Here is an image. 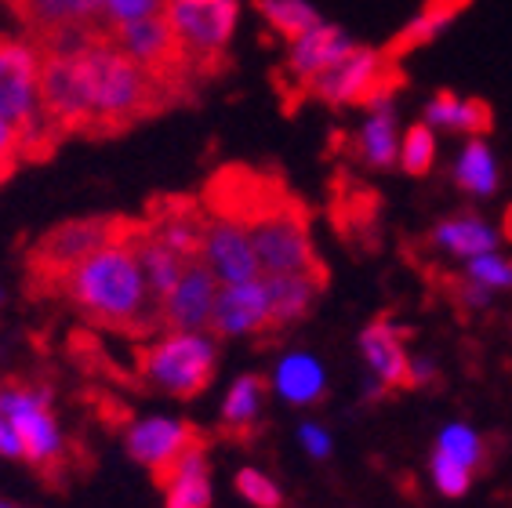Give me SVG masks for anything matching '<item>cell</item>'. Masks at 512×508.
<instances>
[{
	"mask_svg": "<svg viewBox=\"0 0 512 508\" xmlns=\"http://www.w3.org/2000/svg\"><path fill=\"white\" fill-rule=\"evenodd\" d=\"M128 229L131 222L124 225L120 240H113L109 247L84 258L77 269L62 273L48 287H55L77 313H84L88 320L99 323V327H113V331H128V334H149L153 327H160V305L149 294L146 276L138 269Z\"/></svg>",
	"mask_w": 512,
	"mask_h": 508,
	"instance_id": "6da1fadb",
	"label": "cell"
},
{
	"mask_svg": "<svg viewBox=\"0 0 512 508\" xmlns=\"http://www.w3.org/2000/svg\"><path fill=\"white\" fill-rule=\"evenodd\" d=\"M84 69L91 84V127L88 135H117L124 127L153 117L171 102V84L131 62L124 51L99 33L84 48Z\"/></svg>",
	"mask_w": 512,
	"mask_h": 508,
	"instance_id": "7a4b0ae2",
	"label": "cell"
},
{
	"mask_svg": "<svg viewBox=\"0 0 512 508\" xmlns=\"http://www.w3.org/2000/svg\"><path fill=\"white\" fill-rule=\"evenodd\" d=\"M40 62L44 51L33 40L0 37V120L15 127L22 142V160L48 157L59 146L44 106H40Z\"/></svg>",
	"mask_w": 512,
	"mask_h": 508,
	"instance_id": "3957f363",
	"label": "cell"
},
{
	"mask_svg": "<svg viewBox=\"0 0 512 508\" xmlns=\"http://www.w3.org/2000/svg\"><path fill=\"white\" fill-rule=\"evenodd\" d=\"M218 371V338L211 331H164L142 345L138 374L149 389L175 400H193L211 385Z\"/></svg>",
	"mask_w": 512,
	"mask_h": 508,
	"instance_id": "277c9868",
	"label": "cell"
},
{
	"mask_svg": "<svg viewBox=\"0 0 512 508\" xmlns=\"http://www.w3.org/2000/svg\"><path fill=\"white\" fill-rule=\"evenodd\" d=\"M189 77L215 69L240 26V0H168L164 8Z\"/></svg>",
	"mask_w": 512,
	"mask_h": 508,
	"instance_id": "5b68a950",
	"label": "cell"
},
{
	"mask_svg": "<svg viewBox=\"0 0 512 508\" xmlns=\"http://www.w3.org/2000/svg\"><path fill=\"white\" fill-rule=\"evenodd\" d=\"M251 244H255L262 276H284V273H324V265L316 258L313 236H309L306 211L280 196L266 215H258L247 225Z\"/></svg>",
	"mask_w": 512,
	"mask_h": 508,
	"instance_id": "8992f818",
	"label": "cell"
},
{
	"mask_svg": "<svg viewBox=\"0 0 512 508\" xmlns=\"http://www.w3.org/2000/svg\"><path fill=\"white\" fill-rule=\"evenodd\" d=\"M0 414L11 421V429L22 443V461L37 469L55 472L66 458V440L55 414H51V392L44 385H22L4 381L0 385Z\"/></svg>",
	"mask_w": 512,
	"mask_h": 508,
	"instance_id": "52a82bcc",
	"label": "cell"
},
{
	"mask_svg": "<svg viewBox=\"0 0 512 508\" xmlns=\"http://www.w3.org/2000/svg\"><path fill=\"white\" fill-rule=\"evenodd\" d=\"M128 218H109V215H91V218H69L59 222L55 229L40 236L30 251V273L44 284L59 280L62 273L77 269L84 258H91L95 251L109 247L113 240H120Z\"/></svg>",
	"mask_w": 512,
	"mask_h": 508,
	"instance_id": "ba28073f",
	"label": "cell"
},
{
	"mask_svg": "<svg viewBox=\"0 0 512 508\" xmlns=\"http://www.w3.org/2000/svg\"><path fill=\"white\" fill-rule=\"evenodd\" d=\"M396 84H400L396 59H389L385 51L360 48L356 44L353 55H345L335 69H327L324 77H316L309 84V95L331 109H345V106L367 109L375 98L393 95Z\"/></svg>",
	"mask_w": 512,
	"mask_h": 508,
	"instance_id": "9c48e42d",
	"label": "cell"
},
{
	"mask_svg": "<svg viewBox=\"0 0 512 508\" xmlns=\"http://www.w3.org/2000/svg\"><path fill=\"white\" fill-rule=\"evenodd\" d=\"M44 51V48H40ZM40 106L55 135H88L91 127V84L84 69V51L51 55L44 51L40 62Z\"/></svg>",
	"mask_w": 512,
	"mask_h": 508,
	"instance_id": "30bf717a",
	"label": "cell"
},
{
	"mask_svg": "<svg viewBox=\"0 0 512 508\" xmlns=\"http://www.w3.org/2000/svg\"><path fill=\"white\" fill-rule=\"evenodd\" d=\"M106 37L113 40L131 62H138L146 73H153V77L171 84V88H178V84H186L189 80L182 51H178V40H175V33H171L164 15L128 22V26L106 33Z\"/></svg>",
	"mask_w": 512,
	"mask_h": 508,
	"instance_id": "8fae6325",
	"label": "cell"
},
{
	"mask_svg": "<svg viewBox=\"0 0 512 508\" xmlns=\"http://www.w3.org/2000/svg\"><path fill=\"white\" fill-rule=\"evenodd\" d=\"M200 262L215 273V280L222 287L247 284V280H258V276H262V265H258V254H255V244H251L247 225L237 222V218L211 215V211H207V218H204Z\"/></svg>",
	"mask_w": 512,
	"mask_h": 508,
	"instance_id": "7c38bea8",
	"label": "cell"
},
{
	"mask_svg": "<svg viewBox=\"0 0 512 508\" xmlns=\"http://www.w3.org/2000/svg\"><path fill=\"white\" fill-rule=\"evenodd\" d=\"M197 440L193 425L182 418H168V414H149V418L131 421L128 436H124V447H128L131 461H138L142 469H149L157 479H164L175 461L186 454Z\"/></svg>",
	"mask_w": 512,
	"mask_h": 508,
	"instance_id": "4fadbf2b",
	"label": "cell"
},
{
	"mask_svg": "<svg viewBox=\"0 0 512 508\" xmlns=\"http://www.w3.org/2000/svg\"><path fill=\"white\" fill-rule=\"evenodd\" d=\"M218 280L200 258L186 262L178 284L160 302V327L164 331H211V316L218 302Z\"/></svg>",
	"mask_w": 512,
	"mask_h": 508,
	"instance_id": "5bb4252c",
	"label": "cell"
},
{
	"mask_svg": "<svg viewBox=\"0 0 512 508\" xmlns=\"http://www.w3.org/2000/svg\"><path fill=\"white\" fill-rule=\"evenodd\" d=\"M273 331V309H269L266 276L247 280V284L218 287L211 334L215 338H251V334Z\"/></svg>",
	"mask_w": 512,
	"mask_h": 508,
	"instance_id": "9a60e30c",
	"label": "cell"
},
{
	"mask_svg": "<svg viewBox=\"0 0 512 508\" xmlns=\"http://www.w3.org/2000/svg\"><path fill=\"white\" fill-rule=\"evenodd\" d=\"M356 51V40L342 30V26H316L306 37H298L287 44V59H284V77L291 80V88H306L316 77H324L327 69H335L345 55Z\"/></svg>",
	"mask_w": 512,
	"mask_h": 508,
	"instance_id": "2e32d148",
	"label": "cell"
},
{
	"mask_svg": "<svg viewBox=\"0 0 512 508\" xmlns=\"http://www.w3.org/2000/svg\"><path fill=\"white\" fill-rule=\"evenodd\" d=\"M407 331H400L393 320H371L360 331V356L367 363V374L378 378L385 389H404L411 352L404 345Z\"/></svg>",
	"mask_w": 512,
	"mask_h": 508,
	"instance_id": "e0dca14e",
	"label": "cell"
},
{
	"mask_svg": "<svg viewBox=\"0 0 512 508\" xmlns=\"http://www.w3.org/2000/svg\"><path fill=\"white\" fill-rule=\"evenodd\" d=\"M353 153L375 171H389L400 164V124H396L393 95L375 98L367 106L364 124L353 135Z\"/></svg>",
	"mask_w": 512,
	"mask_h": 508,
	"instance_id": "ac0fdd59",
	"label": "cell"
},
{
	"mask_svg": "<svg viewBox=\"0 0 512 508\" xmlns=\"http://www.w3.org/2000/svg\"><path fill=\"white\" fill-rule=\"evenodd\" d=\"M204 218L207 211L197 200H168V204H157L153 215H149L146 229L157 236L160 244H168L175 254H182L186 262L200 258V240H204Z\"/></svg>",
	"mask_w": 512,
	"mask_h": 508,
	"instance_id": "d6986e66",
	"label": "cell"
},
{
	"mask_svg": "<svg viewBox=\"0 0 512 508\" xmlns=\"http://www.w3.org/2000/svg\"><path fill=\"white\" fill-rule=\"evenodd\" d=\"M19 11L40 40L66 30L102 33V0H19Z\"/></svg>",
	"mask_w": 512,
	"mask_h": 508,
	"instance_id": "ffe728a7",
	"label": "cell"
},
{
	"mask_svg": "<svg viewBox=\"0 0 512 508\" xmlns=\"http://www.w3.org/2000/svg\"><path fill=\"white\" fill-rule=\"evenodd\" d=\"M128 240H131V251H135V258H138V269H142V276H146L149 294H153L160 305L171 294V287L178 284V276H182V269H186V258L171 251L168 244H160L157 236L146 229V222H131Z\"/></svg>",
	"mask_w": 512,
	"mask_h": 508,
	"instance_id": "44dd1931",
	"label": "cell"
},
{
	"mask_svg": "<svg viewBox=\"0 0 512 508\" xmlns=\"http://www.w3.org/2000/svg\"><path fill=\"white\" fill-rule=\"evenodd\" d=\"M429 240H433L444 254H451V258L473 262V258H480V254L498 251V244H502V229L480 215H451V218H444V222L433 225Z\"/></svg>",
	"mask_w": 512,
	"mask_h": 508,
	"instance_id": "7402d4cb",
	"label": "cell"
},
{
	"mask_svg": "<svg viewBox=\"0 0 512 508\" xmlns=\"http://www.w3.org/2000/svg\"><path fill=\"white\" fill-rule=\"evenodd\" d=\"M425 124L433 131H447V135H465V138H483L494 127V113L480 98H462L454 91H436L425 102Z\"/></svg>",
	"mask_w": 512,
	"mask_h": 508,
	"instance_id": "603a6c76",
	"label": "cell"
},
{
	"mask_svg": "<svg viewBox=\"0 0 512 508\" xmlns=\"http://www.w3.org/2000/svg\"><path fill=\"white\" fill-rule=\"evenodd\" d=\"M273 392L291 407H309L324 400L327 392V371L313 352H287L273 367Z\"/></svg>",
	"mask_w": 512,
	"mask_h": 508,
	"instance_id": "cb8c5ba5",
	"label": "cell"
},
{
	"mask_svg": "<svg viewBox=\"0 0 512 508\" xmlns=\"http://www.w3.org/2000/svg\"><path fill=\"white\" fill-rule=\"evenodd\" d=\"M160 483H164V508H211V465L204 443H193Z\"/></svg>",
	"mask_w": 512,
	"mask_h": 508,
	"instance_id": "d4e9b609",
	"label": "cell"
},
{
	"mask_svg": "<svg viewBox=\"0 0 512 508\" xmlns=\"http://www.w3.org/2000/svg\"><path fill=\"white\" fill-rule=\"evenodd\" d=\"M324 273H284V276H266L269 287V309H273V331L295 327L298 320H306L313 302L324 291Z\"/></svg>",
	"mask_w": 512,
	"mask_h": 508,
	"instance_id": "484cf974",
	"label": "cell"
},
{
	"mask_svg": "<svg viewBox=\"0 0 512 508\" xmlns=\"http://www.w3.org/2000/svg\"><path fill=\"white\" fill-rule=\"evenodd\" d=\"M469 8V0H425L422 8H418V15H414L411 22H407L404 30L396 33L393 40H389V48H385V55L389 59H404L407 51L414 48H425V44H433L440 33L451 26L462 11Z\"/></svg>",
	"mask_w": 512,
	"mask_h": 508,
	"instance_id": "4316f807",
	"label": "cell"
},
{
	"mask_svg": "<svg viewBox=\"0 0 512 508\" xmlns=\"http://www.w3.org/2000/svg\"><path fill=\"white\" fill-rule=\"evenodd\" d=\"M454 182L465 189L469 196H491L498 193V182H502V167L494 149L483 142V138H469L462 146V153L454 157Z\"/></svg>",
	"mask_w": 512,
	"mask_h": 508,
	"instance_id": "83f0119b",
	"label": "cell"
},
{
	"mask_svg": "<svg viewBox=\"0 0 512 508\" xmlns=\"http://www.w3.org/2000/svg\"><path fill=\"white\" fill-rule=\"evenodd\" d=\"M262 400H266V381L258 374H240L233 385H229L226 400H222V425L233 436H247V432L258 425V414H262Z\"/></svg>",
	"mask_w": 512,
	"mask_h": 508,
	"instance_id": "f1b7e54d",
	"label": "cell"
},
{
	"mask_svg": "<svg viewBox=\"0 0 512 508\" xmlns=\"http://www.w3.org/2000/svg\"><path fill=\"white\" fill-rule=\"evenodd\" d=\"M251 8H255L269 30H273L276 37H284L287 44L298 37H306L316 26H324L320 11H316L309 0H251Z\"/></svg>",
	"mask_w": 512,
	"mask_h": 508,
	"instance_id": "f546056e",
	"label": "cell"
},
{
	"mask_svg": "<svg viewBox=\"0 0 512 508\" xmlns=\"http://www.w3.org/2000/svg\"><path fill=\"white\" fill-rule=\"evenodd\" d=\"M436 454H444V458L458 461L462 469L473 472L483 461L480 432H476L473 425H465V421H451V425H444L440 436H436Z\"/></svg>",
	"mask_w": 512,
	"mask_h": 508,
	"instance_id": "4dcf8cb0",
	"label": "cell"
},
{
	"mask_svg": "<svg viewBox=\"0 0 512 508\" xmlns=\"http://www.w3.org/2000/svg\"><path fill=\"white\" fill-rule=\"evenodd\" d=\"M436 164V131L429 124H411L400 135V167H404L407 175L422 178L429 175Z\"/></svg>",
	"mask_w": 512,
	"mask_h": 508,
	"instance_id": "1f68e13d",
	"label": "cell"
},
{
	"mask_svg": "<svg viewBox=\"0 0 512 508\" xmlns=\"http://www.w3.org/2000/svg\"><path fill=\"white\" fill-rule=\"evenodd\" d=\"M465 280L487 287V291H512V258L502 251L480 254L473 262H465Z\"/></svg>",
	"mask_w": 512,
	"mask_h": 508,
	"instance_id": "d6a6232c",
	"label": "cell"
},
{
	"mask_svg": "<svg viewBox=\"0 0 512 508\" xmlns=\"http://www.w3.org/2000/svg\"><path fill=\"white\" fill-rule=\"evenodd\" d=\"M164 8H168V0H102V33H113L138 19L164 15Z\"/></svg>",
	"mask_w": 512,
	"mask_h": 508,
	"instance_id": "836d02e7",
	"label": "cell"
},
{
	"mask_svg": "<svg viewBox=\"0 0 512 508\" xmlns=\"http://www.w3.org/2000/svg\"><path fill=\"white\" fill-rule=\"evenodd\" d=\"M429 472H433V483L444 498H462L465 490H469V483H473V472L462 469L458 461L444 458V454H436V450H433V461H429Z\"/></svg>",
	"mask_w": 512,
	"mask_h": 508,
	"instance_id": "e575fe53",
	"label": "cell"
},
{
	"mask_svg": "<svg viewBox=\"0 0 512 508\" xmlns=\"http://www.w3.org/2000/svg\"><path fill=\"white\" fill-rule=\"evenodd\" d=\"M237 490H240V498H247L255 508H280V487H276L266 472L240 469L237 472Z\"/></svg>",
	"mask_w": 512,
	"mask_h": 508,
	"instance_id": "d590c367",
	"label": "cell"
},
{
	"mask_svg": "<svg viewBox=\"0 0 512 508\" xmlns=\"http://www.w3.org/2000/svg\"><path fill=\"white\" fill-rule=\"evenodd\" d=\"M298 443H302V450H306L309 458H316V461L331 458V450H335L331 432H327L324 425H316V421H306V425L298 429Z\"/></svg>",
	"mask_w": 512,
	"mask_h": 508,
	"instance_id": "8d00e7d4",
	"label": "cell"
},
{
	"mask_svg": "<svg viewBox=\"0 0 512 508\" xmlns=\"http://www.w3.org/2000/svg\"><path fill=\"white\" fill-rule=\"evenodd\" d=\"M454 302L462 305L465 313H483V309H491L494 294L487 291V287L473 284V280H458V284H454Z\"/></svg>",
	"mask_w": 512,
	"mask_h": 508,
	"instance_id": "74e56055",
	"label": "cell"
},
{
	"mask_svg": "<svg viewBox=\"0 0 512 508\" xmlns=\"http://www.w3.org/2000/svg\"><path fill=\"white\" fill-rule=\"evenodd\" d=\"M19 160H22L19 135H15V127H8L4 120H0V182L19 167Z\"/></svg>",
	"mask_w": 512,
	"mask_h": 508,
	"instance_id": "f35d334b",
	"label": "cell"
},
{
	"mask_svg": "<svg viewBox=\"0 0 512 508\" xmlns=\"http://www.w3.org/2000/svg\"><path fill=\"white\" fill-rule=\"evenodd\" d=\"M436 378V363L429 356H411V367H407V385H429Z\"/></svg>",
	"mask_w": 512,
	"mask_h": 508,
	"instance_id": "ab89813d",
	"label": "cell"
},
{
	"mask_svg": "<svg viewBox=\"0 0 512 508\" xmlns=\"http://www.w3.org/2000/svg\"><path fill=\"white\" fill-rule=\"evenodd\" d=\"M0 454L4 458H15V461H22V443H19V436H15V429H11V421L0 414Z\"/></svg>",
	"mask_w": 512,
	"mask_h": 508,
	"instance_id": "60d3db41",
	"label": "cell"
},
{
	"mask_svg": "<svg viewBox=\"0 0 512 508\" xmlns=\"http://www.w3.org/2000/svg\"><path fill=\"white\" fill-rule=\"evenodd\" d=\"M0 508H19V505H15V501H4V498H0Z\"/></svg>",
	"mask_w": 512,
	"mask_h": 508,
	"instance_id": "b9f144b4",
	"label": "cell"
},
{
	"mask_svg": "<svg viewBox=\"0 0 512 508\" xmlns=\"http://www.w3.org/2000/svg\"><path fill=\"white\" fill-rule=\"evenodd\" d=\"M4 298H8V294H4V287H0V305H4Z\"/></svg>",
	"mask_w": 512,
	"mask_h": 508,
	"instance_id": "7bdbcfd3",
	"label": "cell"
},
{
	"mask_svg": "<svg viewBox=\"0 0 512 508\" xmlns=\"http://www.w3.org/2000/svg\"><path fill=\"white\" fill-rule=\"evenodd\" d=\"M15 4H19V0H15Z\"/></svg>",
	"mask_w": 512,
	"mask_h": 508,
	"instance_id": "ee69618b",
	"label": "cell"
}]
</instances>
